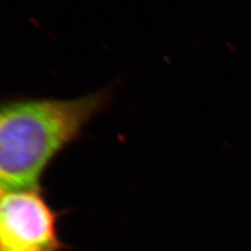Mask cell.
Listing matches in <instances>:
<instances>
[{"mask_svg":"<svg viewBox=\"0 0 251 251\" xmlns=\"http://www.w3.org/2000/svg\"><path fill=\"white\" fill-rule=\"evenodd\" d=\"M59 219L41 187L0 185V251H64Z\"/></svg>","mask_w":251,"mask_h":251,"instance_id":"obj_2","label":"cell"},{"mask_svg":"<svg viewBox=\"0 0 251 251\" xmlns=\"http://www.w3.org/2000/svg\"><path fill=\"white\" fill-rule=\"evenodd\" d=\"M101 90L74 100L25 99L0 104V185L41 187L51 161L108 106Z\"/></svg>","mask_w":251,"mask_h":251,"instance_id":"obj_1","label":"cell"}]
</instances>
